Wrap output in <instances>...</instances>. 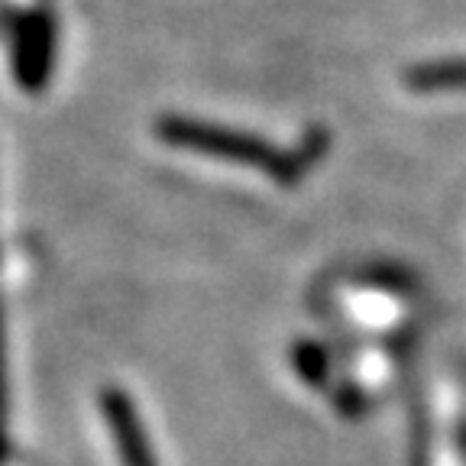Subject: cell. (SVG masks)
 I'll return each instance as SVG.
<instances>
[{"instance_id":"cell-1","label":"cell","mask_w":466,"mask_h":466,"mask_svg":"<svg viewBox=\"0 0 466 466\" xmlns=\"http://www.w3.org/2000/svg\"><path fill=\"white\" fill-rule=\"evenodd\" d=\"M162 139H168L175 146H188V149H198V153L240 162V166L262 168V172H269L282 185H291L299 178V162L256 137H243V133L220 130V127L208 124H191V120H166L162 124Z\"/></svg>"},{"instance_id":"cell-2","label":"cell","mask_w":466,"mask_h":466,"mask_svg":"<svg viewBox=\"0 0 466 466\" xmlns=\"http://www.w3.org/2000/svg\"><path fill=\"white\" fill-rule=\"evenodd\" d=\"M101 405H104V415H107L110 431H114L120 463L124 466H159L153 457V447H149V441H146L143 421H139L137 405H133L130 395H124L120 389H110V392H104Z\"/></svg>"},{"instance_id":"cell-3","label":"cell","mask_w":466,"mask_h":466,"mask_svg":"<svg viewBox=\"0 0 466 466\" xmlns=\"http://www.w3.org/2000/svg\"><path fill=\"white\" fill-rule=\"evenodd\" d=\"M408 87L415 91H457L466 87V58H444V62H428L408 72Z\"/></svg>"},{"instance_id":"cell-4","label":"cell","mask_w":466,"mask_h":466,"mask_svg":"<svg viewBox=\"0 0 466 466\" xmlns=\"http://www.w3.org/2000/svg\"><path fill=\"white\" fill-rule=\"evenodd\" d=\"M7 460V366H4V314H0V463Z\"/></svg>"}]
</instances>
